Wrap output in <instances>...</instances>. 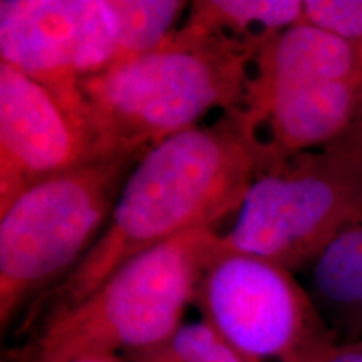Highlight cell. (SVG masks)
Masks as SVG:
<instances>
[{
    "label": "cell",
    "mask_w": 362,
    "mask_h": 362,
    "mask_svg": "<svg viewBox=\"0 0 362 362\" xmlns=\"http://www.w3.org/2000/svg\"><path fill=\"white\" fill-rule=\"evenodd\" d=\"M257 173L250 144L228 116L148 148L129 171L96 243L30 307L27 325L78 304L139 253L193 230L215 228L237 214Z\"/></svg>",
    "instance_id": "cell-1"
},
{
    "label": "cell",
    "mask_w": 362,
    "mask_h": 362,
    "mask_svg": "<svg viewBox=\"0 0 362 362\" xmlns=\"http://www.w3.org/2000/svg\"><path fill=\"white\" fill-rule=\"evenodd\" d=\"M315 305L341 342L362 341V215L307 267Z\"/></svg>",
    "instance_id": "cell-10"
},
{
    "label": "cell",
    "mask_w": 362,
    "mask_h": 362,
    "mask_svg": "<svg viewBox=\"0 0 362 362\" xmlns=\"http://www.w3.org/2000/svg\"><path fill=\"white\" fill-rule=\"evenodd\" d=\"M324 362H362V341L337 344Z\"/></svg>",
    "instance_id": "cell-15"
},
{
    "label": "cell",
    "mask_w": 362,
    "mask_h": 362,
    "mask_svg": "<svg viewBox=\"0 0 362 362\" xmlns=\"http://www.w3.org/2000/svg\"><path fill=\"white\" fill-rule=\"evenodd\" d=\"M346 79H362V45L300 22L275 34L257 51L242 111L274 90Z\"/></svg>",
    "instance_id": "cell-9"
},
{
    "label": "cell",
    "mask_w": 362,
    "mask_h": 362,
    "mask_svg": "<svg viewBox=\"0 0 362 362\" xmlns=\"http://www.w3.org/2000/svg\"><path fill=\"white\" fill-rule=\"evenodd\" d=\"M89 158L84 128L51 90L0 61V211Z\"/></svg>",
    "instance_id": "cell-8"
},
{
    "label": "cell",
    "mask_w": 362,
    "mask_h": 362,
    "mask_svg": "<svg viewBox=\"0 0 362 362\" xmlns=\"http://www.w3.org/2000/svg\"><path fill=\"white\" fill-rule=\"evenodd\" d=\"M117 40L112 0L0 2V59L51 90L84 131L81 81L115 64Z\"/></svg>",
    "instance_id": "cell-7"
},
{
    "label": "cell",
    "mask_w": 362,
    "mask_h": 362,
    "mask_svg": "<svg viewBox=\"0 0 362 362\" xmlns=\"http://www.w3.org/2000/svg\"><path fill=\"white\" fill-rule=\"evenodd\" d=\"M124 357L128 362H243L202 319L181 324L163 342Z\"/></svg>",
    "instance_id": "cell-13"
},
{
    "label": "cell",
    "mask_w": 362,
    "mask_h": 362,
    "mask_svg": "<svg viewBox=\"0 0 362 362\" xmlns=\"http://www.w3.org/2000/svg\"><path fill=\"white\" fill-rule=\"evenodd\" d=\"M304 22L362 45V0H307Z\"/></svg>",
    "instance_id": "cell-14"
},
{
    "label": "cell",
    "mask_w": 362,
    "mask_h": 362,
    "mask_svg": "<svg viewBox=\"0 0 362 362\" xmlns=\"http://www.w3.org/2000/svg\"><path fill=\"white\" fill-rule=\"evenodd\" d=\"M218 238L215 228L193 230L133 257L83 300L44 320L17 362L128 356L163 342L185 324Z\"/></svg>",
    "instance_id": "cell-3"
},
{
    "label": "cell",
    "mask_w": 362,
    "mask_h": 362,
    "mask_svg": "<svg viewBox=\"0 0 362 362\" xmlns=\"http://www.w3.org/2000/svg\"><path fill=\"white\" fill-rule=\"evenodd\" d=\"M187 6L178 0H112L119 27L115 64L155 51L166 42Z\"/></svg>",
    "instance_id": "cell-12"
},
{
    "label": "cell",
    "mask_w": 362,
    "mask_h": 362,
    "mask_svg": "<svg viewBox=\"0 0 362 362\" xmlns=\"http://www.w3.org/2000/svg\"><path fill=\"white\" fill-rule=\"evenodd\" d=\"M361 215L362 119L327 146L259 171L218 248L297 272Z\"/></svg>",
    "instance_id": "cell-5"
},
{
    "label": "cell",
    "mask_w": 362,
    "mask_h": 362,
    "mask_svg": "<svg viewBox=\"0 0 362 362\" xmlns=\"http://www.w3.org/2000/svg\"><path fill=\"white\" fill-rule=\"evenodd\" d=\"M257 51L183 24L155 51L81 81L90 158L143 155L215 110L235 117Z\"/></svg>",
    "instance_id": "cell-2"
},
{
    "label": "cell",
    "mask_w": 362,
    "mask_h": 362,
    "mask_svg": "<svg viewBox=\"0 0 362 362\" xmlns=\"http://www.w3.org/2000/svg\"><path fill=\"white\" fill-rule=\"evenodd\" d=\"M194 305L243 362H324L341 344L293 272L260 257L218 248Z\"/></svg>",
    "instance_id": "cell-6"
},
{
    "label": "cell",
    "mask_w": 362,
    "mask_h": 362,
    "mask_svg": "<svg viewBox=\"0 0 362 362\" xmlns=\"http://www.w3.org/2000/svg\"><path fill=\"white\" fill-rule=\"evenodd\" d=\"M300 22L304 2L298 0H200L189 4L185 24L260 49L275 34Z\"/></svg>",
    "instance_id": "cell-11"
},
{
    "label": "cell",
    "mask_w": 362,
    "mask_h": 362,
    "mask_svg": "<svg viewBox=\"0 0 362 362\" xmlns=\"http://www.w3.org/2000/svg\"><path fill=\"white\" fill-rule=\"evenodd\" d=\"M71 362H128L124 356H88Z\"/></svg>",
    "instance_id": "cell-16"
},
{
    "label": "cell",
    "mask_w": 362,
    "mask_h": 362,
    "mask_svg": "<svg viewBox=\"0 0 362 362\" xmlns=\"http://www.w3.org/2000/svg\"><path fill=\"white\" fill-rule=\"evenodd\" d=\"M141 155L89 158L0 211V327H11L84 259Z\"/></svg>",
    "instance_id": "cell-4"
}]
</instances>
